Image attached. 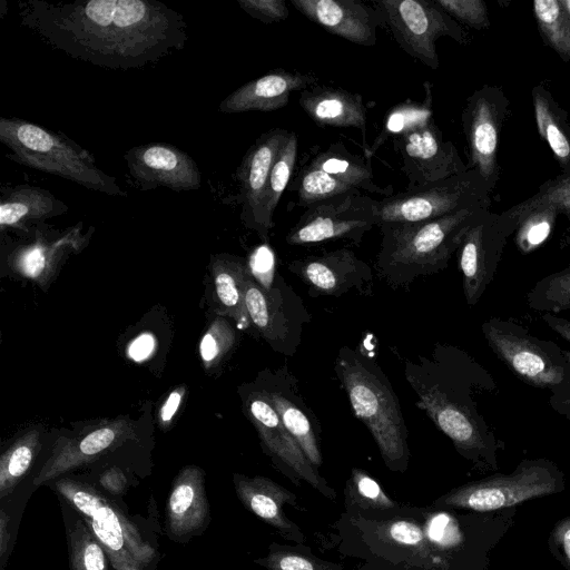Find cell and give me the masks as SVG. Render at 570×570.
Segmentation results:
<instances>
[{"instance_id":"obj_1","label":"cell","mask_w":570,"mask_h":570,"mask_svg":"<svg viewBox=\"0 0 570 570\" xmlns=\"http://www.w3.org/2000/svg\"><path fill=\"white\" fill-rule=\"evenodd\" d=\"M17 11L52 48L112 70L154 63L188 40L184 16L157 0H23Z\"/></svg>"},{"instance_id":"obj_2","label":"cell","mask_w":570,"mask_h":570,"mask_svg":"<svg viewBox=\"0 0 570 570\" xmlns=\"http://www.w3.org/2000/svg\"><path fill=\"white\" fill-rule=\"evenodd\" d=\"M404 376L417 396L416 407L453 443L458 453L480 471L499 470L504 449L482 413L476 396L492 392V375L468 352L435 343L429 354L404 362Z\"/></svg>"},{"instance_id":"obj_3","label":"cell","mask_w":570,"mask_h":570,"mask_svg":"<svg viewBox=\"0 0 570 570\" xmlns=\"http://www.w3.org/2000/svg\"><path fill=\"white\" fill-rule=\"evenodd\" d=\"M485 209L490 206L472 205L433 219L380 224L377 276L397 289L444 271L469 227Z\"/></svg>"},{"instance_id":"obj_4","label":"cell","mask_w":570,"mask_h":570,"mask_svg":"<svg viewBox=\"0 0 570 570\" xmlns=\"http://www.w3.org/2000/svg\"><path fill=\"white\" fill-rule=\"evenodd\" d=\"M334 372L355 416L372 434L387 468L407 466V426L393 386L381 366L357 348L342 346Z\"/></svg>"},{"instance_id":"obj_5","label":"cell","mask_w":570,"mask_h":570,"mask_svg":"<svg viewBox=\"0 0 570 570\" xmlns=\"http://www.w3.org/2000/svg\"><path fill=\"white\" fill-rule=\"evenodd\" d=\"M0 141L7 157L20 165L52 174L87 189L127 197L115 177L104 173L94 156L63 132L16 117L0 118Z\"/></svg>"},{"instance_id":"obj_6","label":"cell","mask_w":570,"mask_h":570,"mask_svg":"<svg viewBox=\"0 0 570 570\" xmlns=\"http://www.w3.org/2000/svg\"><path fill=\"white\" fill-rule=\"evenodd\" d=\"M564 488V474L556 462L546 458L523 459L511 473L494 472L468 482L452 489L434 504L439 508L492 512L560 493Z\"/></svg>"},{"instance_id":"obj_7","label":"cell","mask_w":570,"mask_h":570,"mask_svg":"<svg viewBox=\"0 0 570 570\" xmlns=\"http://www.w3.org/2000/svg\"><path fill=\"white\" fill-rule=\"evenodd\" d=\"M55 489L81 515L116 570H144L150 563L153 548L128 518L98 490L69 478L57 480Z\"/></svg>"},{"instance_id":"obj_8","label":"cell","mask_w":570,"mask_h":570,"mask_svg":"<svg viewBox=\"0 0 570 570\" xmlns=\"http://www.w3.org/2000/svg\"><path fill=\"white\" fill-rule=\"evenodd\" d=\"M481 331L497 357L525 384L552 391L564 382L568 362L554 342L541 340L520 324L500 317L484 321Z\"/></svg>"},{"instance_id":"obj_9","label":"cell","mask_w":570,"mask_h":570,"mask_svg":"<svg viewBox=\"0 0 570 570\" xmlns=\"http://www.w3.org/2000/svg\"><path fill=\"white\" fill-rule=\"evenodd\" d=\"M244 295L252 327L257 334L274 352L295 355L312 315L284 276L276 272L271 282L264 284L249 271Z\"/></svg>"},{"instance_id":"obj_10","label":"cell","mask_w":570,"mask_h":570,"mask_svg":"<svg viewBox=\"0 0 570 570\" xmlns=\"http://www.w3.org/2000/svg\"><path fill=\"white\" fill-rule=\"evenodd\" d=\"M491 190L476 170L384 197L376 203L379 225L438 218L472 205H491Z\"/></svg>"},{"instance_id":"obj_11","label":"cell","mask_w":570,"mask_h":570,"mask_svg":"<svg viewBox=\"0 0 570 570\" xmlns=\"http://www.w3.org/2000/svg\"><path fill=\"white\" fill-rule=\"evenodd\" d=\"M372 4L399 46L431 69L440 65L435 48L439 38L449 37L460 45L470 42L468 31L434 0H379Z\"/></svg>"},{"instance_id":"obj_12","label":"cell","mask_w":570,"mask_h":570,"mask_svg":"<svg viewBox=\"0 0 570 570\" xmlns=\"http://www.w3.org/2000/svg\"><path fill=\"white\" fill-rule=\"evenodd\" d=\"M376 203L356 190L312 204L288 230L285 242L302 246L344 239L358 245L367 232L379 226Z\"/></svg>"},{"instance_id":"obj_13","label":"cell","mask_w":570,"mask_h":570,"mask_svg":"<svg viewBox=\"0 0 570 570\" xmlns=\"http://www.w3.org/2000/svg\"><path fill=\"white\" fill-rule=\"evenodd\" d=\"M510 101L501 87L484 85L468 97L461 120L468 147V170H476L491 191L500 176L498 153Z\"/></svg>"},{"instance_id":"obj_14","label":"cell","mask_w":570,"mask_h":570,"mask_svg":"<svg viewBox=\"0 0 570 570\" xmlns=\"http://www.w3.org/2000/svg\"><path fill=\"white\" fill-rule=\"evenodd\" d=\"M239 394L244 413L257 431L263 450L283 469L331 498L334 491L318 474L301 445L282 423L265 393L253 382Z\"/></svg>"},{"instance_id":"obj_15","label":"cell","mask_w":570,"mask_h":570,"mask_svg":"<svg viewBox=\"0 0 570 570\" xmlns=\"http://www.w3.org/2000/svg\"><path fill=\"white\" fill-rule=\"evenodd\" d=\"M513 233L498 213L485 209L469 227L458 249L465 302L474 306L494 278L508 237Z\"/></svg>"},{"instance_id":"obj_16","label":"cell","mask_w":570,"mask_h":570,"mask_svg":"<svg viewBox=\"0 0 570 570\" xmlns=\"http://www.w3.org/2000/svg\"><path fill=\"white\" fill-rule=\"evenodd\" d=\"M291 273L306 286L311 297H335L355 291L370 296L374 273L371 266L348 248L293 259L287 264Z\"/></svg>"},{"instance_id":"obj_17","label":"cell","mask_w":570,"mask_h":570,"mask_svg":"<svg viewBox=\"0 0 570 570\" xmlns=\"http://www.w3.org/2000/svg\"><path fill=\"white\" fill-rule=\"evenodd\" d=\"M402 159L407 188L426 185L465 173L466 165L455 146L443 139L434 119L428 125L393 139Z\"/></svg>"},{"instance_id":"obj_18","label":"cell","mask_w":570,"mask_h":570,"mask_svg":"<svg viewBox=\"0 0 570 570\" xmlns=\"http://www.w3.org/2000/svg\"><path fill=\"white\" fill-rule=\"evenodd\" d=\"M254 383L265 393L282 423L314 466L322 464L321 425L305 402L298 380L286 364L259 372Z\"/></svg>"},{"instance_id":"obj_19","label":"cell","mask_w":570,"mask_h":570,"mask_svg":"<svg viewBox=\"0 0 570 570\" xmlns=\"http://www.w3.org/2000/svg\"><path fill=\"white\" fill-rule=\"evenodd\" d=\"M124 157L130 177L141 190L165 187L174 191H186L200 187L198 165L174 145L144 144L130 148Z\"/></svg>"},{"instance_id":"obj_20","label":"cell","mask_w":570,"mask_h":570,"mask_svg":"<svg viewBox=\"0 0 570 570\" xmlns=\"http://www.w3.org/2000/svg\"><path fill=\"white\" fill-rule=\"evenodd\" d=\"M288 130L276 127L262 134L248 148L236 169L244 225L268 240L269 228L264 217V199L274 159Z\"/></svg>"},{"instance_id":"obj_21","label":"cell","mask_w":570,"mask_h":570,"mask_svg":"<svg viewBox=\"0 0 570 570\" xmlns=\"http://www.w3.org/2000/svg\"><path fill=\"white\" fill-rule=\"evenodd\" d=\"M135 438L134 425L126 419L102 421L73 436L60 438L35 478L33 484L41 485L72 469L97 460Z\"/></svg>"},{"instance_id":"obj_22","label":"cell","mask_w":570,"mask_h":570,"mask_svg":"<svg viewBox=\"0 0 570 570\" xmlns=\"http://www.w3.org/2000/svg\"><path fill=\"white\" fill-rule=\"evenodd\" d=\"M82 227L81 222L63 230L49 228L42 223L32 225L27 229L30 238L10 255L12 267L26 277L43 282L66 257L88 243L91 232L83 233Z\"/></svg>"},{"instance_id":"obj_23","label":"cell","mask_w":570,"mask_h":570,"mask_svg":"<svg viewBox=\"0 0 570 570\" xmlns=\"http://www.w3.org/2000/svg\"><path fill=\"white\" fill-rule=\"evenodd\" d=\"M308 20L353 43L372 47L376 29L383 26L380 12L360 0H291Z\"/></svg>"},{"instance_id":"obj_24","label":"cell","mask_w":570,"mask_h":570,"mask_svg":"<svg viewBox=\"0 0 570 570\" xmlns=\"http://www.w3.org/2000/svg\"><path fill=\"white\" fill-rule=\"evenodd\" d=\"M318 78L312 73L274 69L235 89L218 106L224 114L272 111L287 105L294 91H303Z\"/></svg>"},{"instance_id":"obj_25","label":"cell","mask_w":570,"mask_h":570,"mask_svg":"<svg viewBox=\"0 0 570 570\" xmlns=\"http://www.w3.org/2000/svg\"><path fill=\"white\" fill-rule=\"evenodd\" d=\"M209 520V507L204 485V471L185 466L173 482L166 505V529L175 540L199 534Z\"/></svg>"},{"instance_id":"obj_26","label":"cell","mask_w":570,"mask_h":570,"mask_svg":"<svg viewBox=\"0 0 570 570\" xmlns=\"http://www.w3.org/2000/svg\"><path fill=\"white\" fill-rule=\"evenodd\" d=\"M299 106L318 126L353 127L365 141L366 108L362 96L328 86H311L301 91Z\"/></svg>"},{"instance_id":"obj_27","label":"cell","mask_w":570,"mask_h":570,"mask_svg":"<svg viewBox=\"0 0 570 570\" xmlns=\"http://www.w3.org/2000/svg\"><path fill=\"white\" fill-rule=\"evenodd\" d=\"M66 203L49 190L31 185L1 187V229L16 228L24 232L32 225L68 212Z\"/></svg>"},{"instance_id":"obj_28","label":"cell","mask_w":570,"mask_h":570,"mask_svg":"<svg viewBox=\"0 0 570 570\" xmlns=\"http://www.w3.org/2000/svg\"><path fill=\"white\" fill-rule=\"evenodd\" d=\"M234 485L239 500L249 511L292 539L302 538L297 527L283 511L284 503L295 499L292 492L265 476L235 474Z\"/></svg>"},{"instance_id":"obj_29","label":"cell","mask_w":570,"mask_h":570,"mask_svg":"<svg viewBox=\"0 0 570 570\" xmlns=\"http://www.w3.org/2000/svg\"><path fill=\"white\" fill-rule=\"evenodd\" d=\"M212 276L218 313L230 317L239 328L252 326L244 295V284L249 265L240 257L230 254H219L212 258Z\"/></svg>"},{"instance_id":"obj_30","label":"cell","mask_w":570,"mask_h":570,"mask_svg":"<svg viewBox=\"0 0 570 570\" xmlns=\"http://www.w3.org/2000/svg\"><path fill=\"white\" fill-rule=\"evenodd\" d=\"M532 102L540 138L549 145L562 173H570V124L567 111L541 83L532 88Z\"/></svg>"},{"instance_id":"obj_31","label":"cell","mask_w":570,"mask_h":570,"mask_svg":"<svg viewBox=\"0 0 570 570\" xmlns=\"http://www.w3.org/2000/svg\"><path fill=\"white\" fill-rule=\"evenodd\" d=\"M311 161L353 188L381 195L383 198L393 195L392 186L380 187L374 183L370 161L350 153L340 141L316 154Z\"/></svg>"},{"instance_id":"obj_32","label":"cell","mask_w":570,"mask_h":570,"mask_svg":"<svg viewBox=\"0 0 570 570\" xmlns=\"http://www.w3.org/2000/svg\"><path fill=\"white\" fill-rule=\"evenodd\" d=\"M425 98L422 102L406 100L389 110L383 127L368 148L371 157L390 138L395 139L414 129H419L433 120L432 83L424 82Z\"/></svg>"},{"instance_id":"obj_33","label":"cell","mask_w":570,"mask_h":570,"mask_svg":"<svg viewBox=\"0 0 570 570\" xmlns=\"http://www.w3.org/2000/svg\"><path fill=\"white\" fill-rule=\"evenodd\" d=\"M40 449V433L32 429L21 434L0 458V498L16 489L29 471Z\"/></svg>"},{"instance_id":"obj_34","label":"cell","mask_w":570,"mask_h":570,"mask_svg":"<svg viewBox=\"0 0 570 570\" xmlns=\"http://www.w3.org/2000/svg\"><path fill=\"white\" fill-rule=\"evenodd\" d=\"M541 205L554 206L570 220V173L548 179L530 198L500 213L508 228L514 234L521 218L532 208Z\"/></svg>"},{"instance_id":"obj_35","label":"cell","mask_w":570,"mask_h":570,"mask_svg":"<svg viewBox=\"0 0 570 570\" xmlns=\"http://www.w3.org/2000/svg\"><path fill=\"white\" fill-rule=\"evenodd\" d=\"M532 11L543 41L570 61V14L560 0H535Z\"/></svg>"},{"instance_id":"obj_36","label":"cell","mask_w":570,"mask_h":570,"mask_svg":"<svg viewBox=\"0 0 570 570\" xmlns=\"http://www.w3.org/2000/svg\"><path fill=\"white\" fill-rule=\"evenodd\" d=\"M297 135L294 131H289L274 159L265 193L264 217L269 230L274 227V210L285 188L288 186L297 159Z\"/></svg>"},{"instance_id":"obj_37","label":"cell","mask_w":570,"mask_h":570,"mask_svg":"<svg viewBox=\"0 0 570 570\" xmlns=\"http://www.w3.org/2000/svg\"><path fill=\"white\" fill-rule=\"evenodd\" d=\"M288 188L298 194V205L303 207L358 190L332 177L312 161L301 169Z\"/></svg>"},{"instance_id":"obj_38","label":"cell","mask_w":570,"mask_h":570,"mask_svg":"<svg viewBox=\"0 0 570 570\" xmlns=\"http://www.w3.org/2000/svg\"><path fill=\"white\" fill-rule=\"evenodd\" d=\"M531 309L560 313L570 309V264L539 279L525 296Z\"/></svg>"},{"instance_id":"obj_39","label":"cell","mask_w":570,"mask_h":570,"mask_svg":"<svg viewBox=\"0 0 570 570\" xmlns=\"http://www.w3.org/2000/svg\"><path fill=\"white\" fill-rule=\"evenodd\" d=\"M68 543L71 570H109V557L80 519L68 527Z\"/></svg>"},{"instance_id":"obj_40","label":"cell","mask_w":570,"mask_h":570,"mask_svg":"<svg viewBox=\"0 0 570 570\" xmlns=\"http://www.w3.org/2000/svg\"><path fill=\"white\" fill-rule=\"evenodd\" d=\"M559 210L551 205L530 209L520 220L514 232V244L523 255L540 248L551 236Z\"/></svg>"},{"instance_id":"obj_41","label":"cell","mask_w":570,"mask_h":570,"mask_svg":"<svg viewBox=\"0 0 570 570\" xmlns=\"http://www.w3.org/2000/svg\"><path fill=\"white\" fill-rule=\"evenodd\" d=\"M236 343L235 328L224 317H216L203 335L199 355L206 368L217 366Z\"/></svg>"},{"instance_id":"obj_42","label":"cell","mask_w":570,"mask_h":570,"mask_svg":"<svg viewBox=\"0 0 570 570\" xmlns=\"http://www.w3.org/2000/svg\"><path fill=\"white\" fill-rule=\"evenodd\" d=\"M452 19L475 30L489 28L488 7L483 0H434Z\"/></svg>"},{"instance_id":"obj_43","label":"cell","mask_w":570,"mask_h":570,"mask_svg":"<svg viewBox=\"0 0 570 570\" xmlns=\"http://www.w3.org/2000/svg\"><path fill=\"white\" fill-rule=\"evenodd\" d=\"M237 3L243 11L264 23L284 21L289 14L285 0H238Z\"/></svg>"},{"instance_id":"obj_44","label":"cell","mask_w":570,"mask_h":570,"mask_svg":"<svg viewBox=\"0 0 570 570\" xmlns=\"http://www.w3.org/2000/svg\"><path fill=\"white\" fill-rule=\"evenodd\" d=\"M352 483L358 497L368 504L384 509L394 507V503L383 492L380 484L365 471L354 469L352 471Z\"/></svg>"},{"instance_id":"obj_45","label":"cell","mask_w":570,"mask_h":570,"mask_svg":"<svg viewBox=\"0 0 570 570\" xmlns=\"http://www.w3.org/2000/svg\"><path fill=\"white\" fill-rule=\"evenodd\" d=\"M548 549L566 570H570V515L554 523L548 537Z\"/></svg>"},{"instance_id":"obj_46","label":"cell","mask_w":570,"mask_h":570,"mask_svg":"<svg viewBox=\"0 0 570 570\" xmlns=\"http://www.w3.org/2000/svg\"><path fill=\"white\" fill-rule=\"evenodd\" d=\"M264 564L271 570H318L316 562L309 558L294 552H273Z\"/></svg>"},{"instance_id":"obj_47","label":"cell","mask_w":570,"mask_h":570,"mask_svg":"<svg viewBox=\"0 0 570 570\" xmlns=\"http://www.w3.org/2000/svg\"><path fill=\"white\" fill-rule=\"evenodd\" d=\"M387 535L404 546H417L423 541L422 529L409 521H395L390 524Z\"/></svg>"},{"instance_id":"obj_48","label":"cell","mask_w":570,"mask_h":570,"mask_svg":"<svg viewBox=\"0 0 570 570\" xmlns=\"http://www.w3.org/2000/svg\"><path fill=\"white\" fill-rule=\"evenodd\" d=\"M185 394L186 387L184 385L176 386L163 402L158 412V422L163 429H166L171 424L177 410L180 407Z\"/></svg>"},{"instance_id":"obj_49","label":"cell","mask_w":570,"mask_h":570,"mask_svg":"<svg viewBox=\"0 0 570 570\" xmlns=\"http://www.w3.org/2000/svg\"><path fill=\"white\" fill-rule=\"evenodd\" d=\"M155 337L149 333L137 336L128 346V355L136 362L147 360L155 350Z\"/></svg>"},{"instance_id":"obj_50","label":"cell","mask_w":570,"mask_h":570,"mask_svg":"<svg viewBox=\"0 0 570 570\" xmlns=\"http://www.w3.org/2000/svg\"><path fill=\"white\" fill-rule=\"evenodd\" d=\"M99 482L106 491L114 495L124 493L127 483L125 474L117 468H111L105 471L101 474Z\"/></svg>"},{"instance_id":"obj_51","label":"cell","mask_w":570,"mask_h":570,"mask_svg":"<svg viewBox=\"0 0 570 570\" xmlns=\"http://www.w3.org/2000/svg\"><path fill=\"white\" fill-rule=\"evenodd\" d=\"M542 321L559 336L563 337L570 344V321L553 313H543ZM564 357L570 362V352L563 351Z\"/></svg>"},{"instance_id":"obj_52","label":"cell","mask_w":570,"mask_h":570,"mask_svg":"<svg viewBox=\"0 0 570 570\" xmlns=\"http://www.w3.org/2000/svg\"><path fill=\"white\" fill-rule=\"evenodd\" d=\"M10 517L7 514L4 509L0 513V563L1 570L4 569L7 561V553L10 544Z\"/></svg>"},{"instance_id":"obj_53","label":"cell","mask_w":570,"mask_h":570,"mask_svg":"<svg viewBox=\"0 0 570 570\" xmlns=\"http://www.w3.org/2000/svg\"><path fill=\"white\" fill-rule=\"evenodd\" d=\"M560 1L570 14V0H560Z\"/></svg>"}]
</instances>
